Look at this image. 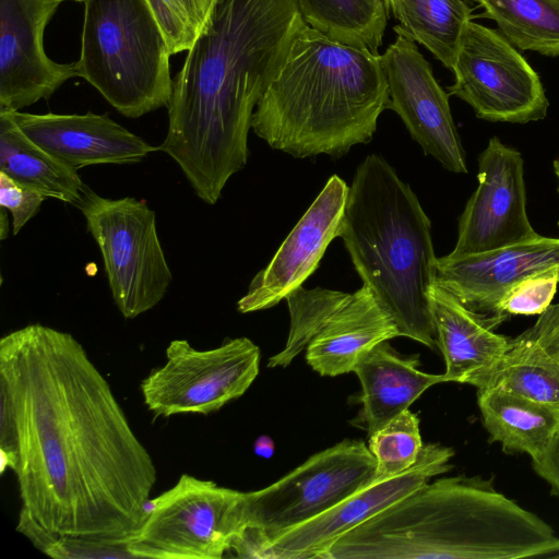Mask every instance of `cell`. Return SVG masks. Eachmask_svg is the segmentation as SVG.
<instances>
[{
    "label": "cell",
    "instance_id": "obj_39",
    "mask_svg": "<svg viewBox=\"0 0 559 559\" xmlns=\"http://www.w3.org/2000/svg\"><path fill=\"white\" fill-rule=\"evenodd\" d=\"M552 557L554 558H559V552L555 554Z\"/></svg>",
    "mask_w": 559,
    "mask_h": 559
},
{
    "label": "cell",
    "instance_id": "obj_20",
    "mask_svg": "<svg viewBox=\"0 0 559 559\" xmlns=\"http://www.w3.org/2000/svg\"><path fill=\"white\" fill-rule=\"evenodd\" d=\"M400 336L390 314L366 285L350 294L306 348V360L321 376L354 370L378 344Z\"/></svg>",
    "mask_w": 559,
    "mask_h": 559
},
{
    "label": "cell",
    "instance_id": "obj_2",
    "mask_svg": "<svg viewBox=\"0 0 559 559\" xmlns=\"http://www.w3.org/2000/svg\"><path fill=\"white\" fill-rule=\"evenodd\" d=\"M305 24L297 0H217L188 50L158 150L206 204L246 166L255 106Z\"/></svg>",
    "mask_w": 559,
    "mask_h": 559
},
{
    "label": "cell",
    "instance_id": "obj_1",
    "mask_svg": "<svg viewBox=\"0 0 559 559\" xmlns=\"http://www.w3.org/2000/svg\"><path fill=\"white\" fill-rule=\"evenodd\" d=\"M0 391L14 417L21 510L61 535L134 532L157 469L83 345L39 323L3 335Z\"/></svg>",
    "mask_w": 559,
    "mask_h": 559
},
{
    "label": "cell",
    "instance_id": "obj_28",
    "mask_svg": "<svg viewBox=\"0 0 559 559\" xmlns=\"http://www.w3.org/2000/svg\"><path fill=\"white\" fill-rule=\"evenodd\" d=\"M367 445L377 462V478H390L407 471L424 447L417 415L405 409L370 435Z\"/></svg>",
    "mask_w": 559,
    "mask_h": 559
},
{
    "label": "cell",
    "instance_id": "obj_17",
    "mask_svg": "<svg viewBox=\"0 0 559 559\" xmlns=\"http://www.w3.org/2000/svg\"><path fill=\"white\" fill-rule=\"evenodd\" d=\"M559 269V238L535 237L488 252L438 258L436 283L492 328L501 323L498 306L523 278Z\"/></svg>",
    "mask_w": 559,
    "mask_h": 559
},
{
    "label": "cell",
    "instance_id": "obj_34",
    "mask_svg": "<svg viewBox=\"0 0 559 559\" xmlns=\"http://www.w3.org/2000/svg\"><path fill=\"white\" fill-rule=\"evenodd\" d=\"M535 473L551 488L552 495L559 497V430L545 451L532 459Z\"/></svg>",
    "mask_w": 559,
    "mask_h": 559
},
{
    "label": "cell",
    "instance_id": "obj_14",
    "mask_svg": "<svg viewBox=\"0 0 559 559\" xmlns=\"http://www.w3.org/2000/svg\"><path fill=\"white\" fill-rule=\"evenodd\" d=\"M454 450L439 443L424 444L416 463L390 478H376L330 510L287 531L264 546L257 558L322 559L342 535L407 496L435 476L453 468Z\"/></svg>",
    "mask_w": 559,
    "mask_h": 559
},
{
    "label": "cell",
    "instance_id": "obj_24",
    "mask_svg": "<svg viewBox=\"0 0 559 559\" xmlns=\"http://www.w3.org/2000/svg\"><path fill=\"white\" fill-rule=\"evenodd\" d=\"M310 27L330 39L379 53L388 21L384 0H297Z\"/></svg>",
    "mask_w": 559,
    "mask_h": 559
},
{
    "label": "cell",
    "instance_id": "obj_38",
    "mask_svg": "<svg viewBox=\"0 0 559 559\" xmlns=\"http://www.w3.org/2000/svg\"><path fill=\"white\" fill-rule=\"evenodd\" d=\"M63 1H69V0H62ZM71 1H75V2H84V0H71Z\"/></svg>",
    "mask_w": 559,
    "mask_h": 559
},
{
    "label": "cell",
    "instance_id": "obj_8",
    "mask_svg": "<svg viewBox=\"0 0 559 559\" xmlns=\"http://www.w3.org/2000/svg\"><path fill=\"white\" fill-rule=\"evenodd\" d=\"M243 492L182 474L123 539L134 558L218 559L242 533Z\"/></svg>",
    "mask_w": 559,
    "mask_h": 559
},
{
    "label": "cell",
    "instance_id": "obj_19",
    "mask_svg": "<svg viewBox=\"0 0 559 559\" xmlns=\"http://www.w3.org/2000/svg\"><path fill=\"white\" fill-rule=\"evenodd\" d=\"M429 300L447 382L479 388L509 350L512 338L495 333L484 318L437 283Z\"/></svg>",
    "mask_w": 559,
    "mask_h": 559
},
{
    "label": "cell",
    "instance_id": "obj_26",
    "mask_svg": "<svg viewBox=\"0 0 559 559\" xmlns=\"http://www.w3.org/2000/svg\"><path fill=\"white\" fill-rule=\"evenodd\" d=\"M491 386L559 408V364L536 345L516 336L477 389Z\"/></svg>",
    "mask_w": 559,
    "mask_h": 559
},
{
    "label": "cell",
    "instance_id": "obj_21",
    "mask_svg": "<svg viewBox=\"0 0 559 559\" xmlns=\"http://www.w3.org/2000/svg\"><path fill=\"white\" fill-rule=\"evenodd\" d=\"M418 367V355L403 356L388 341L356 364L353 371L361 384V415L368 436L408 409L428 388L447 382L443 373H427Z\"/></svg>",
    "mask_w": 559,
    "mask_h": 559
},
{
    "label": "cell",
    "instance_id": "obj_29",
    "mask_svg": "<svg viewBox=\"0 0 559 559\" xmlns=\"http://www.w3.org/2000/svg\"><path fill=\"white\" fill-rule=\"evenodd\" d=\"M16 531L27 537L43 554L61 559L132 558L122 539H93L52 533L20 510Z\"/></svg>",
    "mask_w": 559,
    "mask_h": 559
},
{
    "label": "cell",
    "instance_id": "obj_15",
    "mask_svg": "<svg viewBox=\"0 0 559 559\" xmlns=\"http://www.w3.org/2000/svg\"><path fill=\"white\" fill-rule=\"evenodd\" d=\"M62 0H0V109L17 111L51 96L76 64L51 60L46 25Z\"/></svg>",
    "mask_w": 559,
    "mask_h": 559
},
{
    "label": "cell",
    "instance_id": "obj_3",
    "mask_svg": "<svg viewBox=\"0 0 559 559\" xmlns=\"http://www.w3.org/2000/svg\"><path fill=\"white\" fill-rule=\"evenodd\" d=\"M559 552V537L491 479L428 481L338 537L323 559H519Z\"/></svg>",
    "mask_w": 559,
    "mask_h": 559
},
{
    "label": "cell",
    "instance_id": "obj_35",
    "mask_svg": "<svg viewBox=\"0 0 559 559\" xmlns=\"http://www.w3.org/2000/svg\"><path fill=\"white\" fill-rule=\"evenodd\" d=\"M275 444L269 436H260L253 445L254 453L264 459H269L273 455Z\"/></svg>",
    "mask_w": 559,
    "mask_h": 559
},
{
    "label": "cell",
    "instance_id": "obj_7",
    "mask_svg": "<svg viewBox=\"0 0 559 559\" xmlns=\"http://www.w3.org/2000/svg\"><path fill=\"white\" fill-rule=\"evenodd\" d=\"M377 478V462L360 440L320 451L272 485L243 492L242 533L230 551L258 552L287 531L320 515Z\"/></svg>",
    "mask_w": 559,
    "mask_h": 559
},
{
    "label": "cell",
    "instance_id": "obj_12",
    "mask_svg": "<svg viewBox=\"0 0 559 559\" xmlns=\"http://www.w3.org/2000/svg\"><path fill=\"white\" fill-rule=\"evenodd\" d=\"M381 55L390 105L426 155L447 170L466 174L465 151L454 124L447 93L437 82L415 39L401 25Z\"/></svg>",
    "mask_w": 559,
    "mask_h": 559
},
{
    "label": "cell",
    "instance_id": "obj_25",
    "mask_svg": "<svg viewBox=\"0 0 559 559\" xmlns=\"http://www.w3.org/2000/svg\"><path fill=\"white\" fill-rule=\"evenodd\" d=\"M515 47L559 56V0H478Z\"/></svg>",
    "mask_w": 559,
    "mask_h": 559
},
{
    "label": "cell",
    "instance_id": "obj_18",
    "mask_svg": "<svg viewBox=\"0 0 559 559\" xmlns=\"http://www.w3.org/2000/svg\"><path fill=\"white\" fill-rule=\"evenodd\" d=\"M12 115L31 141L76 170L90 165L135 164L159 151L108 115H38L19 110Z\"/></svg>",
    "mask_w": 559,
    "mask_h": 559
},
{
    "label": "cell",
    "instance_id": "obj_36",
    "mask_svg": "<svg viewBox=\"0 0 559 559\" xmlns=\"http://www.w3.org/2000/svg\"><path fill=\"white\" fill-rule=\"evenodd\" d=\"M5 209L4 207H1V240H3L8 235H9V228H7L8 226V221H7V215H5Z\"/></svg>",
    "mask_w": 559,
    "mask_h": 559
},
{
    "label": "cell",
    "instance_id": "obj_11",
    "mask_svg": "<svg viewBox=\"0 0 559 559\" xmlns=\"http://www.w3.org/2000/svg\"><path fill=\"white\" fill-rule=\"evenodd\" d=\"M259 365L260 349L248 337L229 338L211 349L174 340L166 362L142 381L143 401L156 417L209 415L240 397L257 378Z\"/></svg>",
    "mask_w": 559,
    "mask_h": 559
},
{
    "label": "cell",
    "instance_id": "obj_4",
    "mask_svg": "<svg viewBox=\"0 0 559 559\" xmlns=\"http://www.w3.org/2000/svg\"><path fill=\"white\" fill-rule=\"evenodd\" d=\"M390 96L381 55L305 24L258 102L251 129L297 158L340 157L371 141Z\"/></svg>",
    "mask_w": 559,
    "mask_h": 559
},
{
    "label": "cell",
    "instance_id": "obj_9",
    "mask_svg": "<svg viewBox=\"0 0 559 559\" xmlns=\"http://www.w3.org/2000/svg\"><path fill=\"white\" fill-rule=\"evenodd\" d=\"M75 206L100 250L114 302L126 319L153 309L173 276L163 251L156 215L132 197H100L84 186Z\"/></svg>",
    "mask_w": 559,
    "mask_h": 559
},
{
    "label": "cell",
    "instance_id": "obj_22",
    "mask_svg": "<svg viewBox=\"0 0 559 559\" xmlns=\"http://www.w3.org/2000/svg\"><path fill=\"white\" fill-rule=\"evenodd\" d=\"M477 404L490 442L503 452L542 454L559 430V408L499 388L477 389Z\"/></svg>",
    "mask_w": 559,
    "mask_h": 559
},
{
    "label": "cell",
    "instance_id": "obj_27",
    "mask_svg": "<svg viewBox=\"0 0 559 559\" xmlns=\"http://www.w3.org/2000/svg\"><path fill=\"white\" fill-rule=\"evenodd\" d=\"M349 295V293L322 287L307 289L302 286L290 293L285 298L290 314L287 343L283 350L269 359L267 366L270 368L287 367L298 354L308 347Z\"/></svg>",
    "mask_w": 559,
    "mask_h": 559
},
{
    "label": "cell",
    "instance_id": "obj_13",
    "mask_svg": "<svg viewBox=\"0 0 559 559\" xmlns=\"http://www.w3.org/2000/svg\"><path fill=\"white\" fill-rule=\"evenodd\" d=\"M478 185L459 221L451 255L492 251L538 235L527 217L524 159L521 153L489 139L478 156Z\"/></svg>",
    "mask_w": 559,
    "mask_h": 559
},
{
    "label": "cell",
    "instance_id": "obj_31",
    "mask_svg": "<svg viewBox=\"0 0 559 559\" xmlns=\"http://www.w3.org/2000/svg\"><path fill=\"white\" fill-rule=\"evenodd\" d=\"M559 284V269L530 275L511 286L498 306L502 322L510 316L543 313L550 305Z\"/></svg>",
    "mask_w": 559,
    "mask_h": 559
},
{
    "label": "cell",
    "instance_id": "obj_40",
    "mask_svg": "<svg viewBox=\"0 0 559 559\" xmlns=\"http://www.w3.org/2000/svg\"><path fill=\"white\" fill-rule=\"evenodd\" d=\"M557 361H558V360H557ZM558 364H559V361H558Z\"/></svg>",
    "mask_w": 559,
    "mask_h": 559
},
{
    "label": "cell",
    "instance_id": "obj_6",
    "mask_svg": "<svg viewBox=\"0 0 559 559\" xmlns=\"http://www.w3.org/2000/svg\"><path fill=\"white\" fill-rule=\"evenodd\" d=\"M78 76L122 116L167 107L169 50L146 0H84Z\"/></svg>",
    "mask_w": 559,
    "mask_h": 559
},
{
    "label": "cell",
    "instance_id": "obj_33",
    "mask_svg": "<svg viewBox=\"0 0 559 559\" xmlns=\"http://www.w3.org/2000/svg\"><path fill=\"white\" fill-rule=\"evenodd\" d=\"M519 337L559 361V302L551 304Z\"/></svg>",
    "mask_w": 559,
    "mask_h": 559
},
{
    "label": "cell",
    "instance_id": "obj_5",
    "mask_svg": "<svg viewBox=\"0 0 559 559\" xmlns=\"http://www.w3.org/2000/svg\"><path fill=\"white\" fill-rule=\"evenodd\" d=\"M338 237L400 336L436 348L429 294L438 258L431 223L409 185L382 156L370 154L358 165Z\"/></svg>",
    "mask_w": 559,
    "mask_h": 559
},
{
    "label": "cell",
    "instance_id": "obj_32",
    "mask_svg": "<svg viewBox=\"0 0 559 559\" xmlns=\"http://www.w3.org/2000/svg\"><path fill=\"white\" fill-rule=\"evenodd\" d=\"M47 199L36 190L27 188L0 171V205L12 214V233L21 228L36 215Z\"/></svg>",
    "mask_w": 559,
    "mask_h": 559
},
{
    "label": "cell",
    "instance_id": "obj_23",
    "mask_svg": "<svg viewBox=\"0 0 559 559\" xmlns=\"http://www.w3.org/2000/svg\"><path fill=\"white\" fill-rule=\"evenodd\" d=\"M0 171L46 198L74 206L85 186L76 169L31 141L8 109H0Z\"/></svg>",
    "mask_w": 559,
    "mask_h": 559
},
{
    "label": "cell",
    "instance_id": "obj_30",
    "mask_svg": "<svg viewBox=\"0 0 559 559\" xmlns=\"http://www.w3.org/2000/svg\"><path fill=\"white\" fill-rule=\"evenodd\" d=\"M170 56L188 51L207 23L217 0H146Z\"/></svg>",
    "mask_w": 559,
    "mask_h": 559
},
{
    "label": "cell",
    "instance_id": "obj_10",
    "mask_svg": "<svg viewBox=\"0 0 559 559\" xmlns=\"http://www.w3.org/2000/svg\"><path fill=\"white\" fill-rule=\"evenodd\" d=\"M449 95L492 122L527 123L546 117L539 75L501 32L468 21L461 36Z\"/></svg>",
    "mask_w": 559,
    "mask_h": 559
},
{
    "label": "cell",
    "instance_id": "obj_16",
    "mask_svg": "<svg viewBox=\"0 0 559 559\" xmlns=\"http://www.w3.org/2000/svg\"><path fill=\"white\" fill-rule=\"evenodd\" d=\"M349 187L333 175L283 241L271 262L251 281L237 302L241 313L269 309L314 272L328 246L338 237Z\"/></svg>",
    "mask_w": 559,
    "mask_h": 559
},
{
    "label": "cell",
    "instance_id": "obj_37",
    "mask_svg": "<svg viewBox=\"0 0 559 559\" xmlns=\"http://www.w3.org/2000/svg\"><path fill=\"white\" fill-rule=\"evenodd\" d=\"M552 168L557 178V192L559 193V155L554 159Z\"/></svg>",
    "mask_w": 559,
    "mask_h": 559
}]
</instances>
